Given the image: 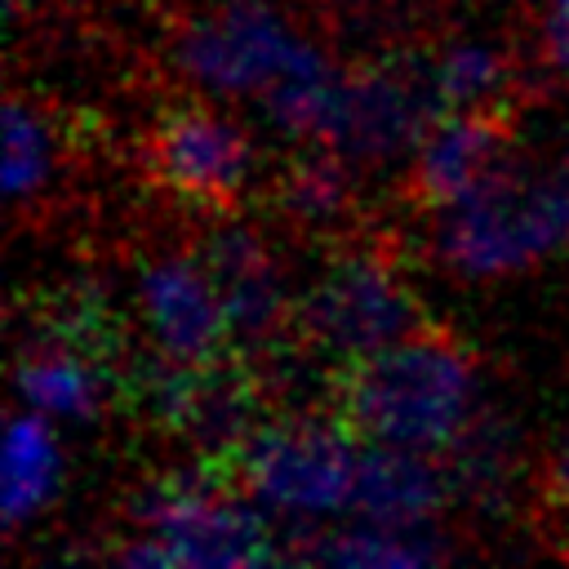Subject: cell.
<instances>
[{"label": "cell", "instance_id": "obj_18", "mask_svg": "<svg viewBox=\"0 0 569 569\" xmlns=\"http://www.w3.org/2000/svg\"><path fill=\"white\" fill-rule=\"evenodd\" d=\"M53 156H58V138L44 124V116L22 102L9 98L4 102V191L13 204L36 200L53 173Z\"/></svg>", "mask_w": 569, "mask_h": 569}, {"label": "cell", "instance_id": "obj_16", "mask_svg": "<svg viewBox=\"0 0 569 569\" xmlns=\"http://www.w3.org/2000/svg\"><path fill=\"white\" fill-rule=\"evenodd\" d=\"M302 560L338 565V569H405V565H431L445 556L431 529H391L373 520H356L347 529H333L325 538H311Z\"/></svg>", "mask_w": 569, "mask_h": 569}, {"label": "cell", "instance_id": "obj_13", "mask_svg": "<svg viewBox=\"0 0 569 569\" xmlns=\"http://www.w3.org/2000/svg\"><path fill=\"white\" fill-rule=\"evenodd\" d=\"M449 489H453L449 471L436 462V453L396 449V445H360L351 511L356 520H373L391 529H431Z\"/></svg>", "mask_w": 569, "mask_h": 569}, {"label": "cell", "instance_id": "obj_12", "mask_svg": "<svg viewBox=\"0 0 569 569\" xmlns=\"http://www.w3.org/2000/svg\"><path fill=\"white\" fill-rule=\"evenodd\" d=\"M511 142V107H476V111H440L409 160V196L418 209L440 213L480 187L502 160Z\"/></svg>", "mask_w": 569, "mask_h": 569}, {"label": "cell", "instance_id": "obj_2", "mask_svg": "<svg viewBox=\"0 0 569 569\" xmlns=\"http://www.w3.org/2000/svg\"><path fill=\"white\" fill-rule=\"evenodd\" d=\"M138 525L133 542L116 547L111 560L120 565H267L280 560L284 547L276 542L267 511L244 498L236 476L222 458L204 453L200 467L169 471L142 485L129 502Z\"/></svg>", "mask_w": 569, "mask_h": 569}, {"label": "cell", "instance_id": "obj_15", "mask_svg": "<svg viewBox=\"0 0 569 569\" xmlns=\"http://www.w3.org/2000/svg\"><path fill=\"white\" fill-rule=\"evenodd\" d=\"M62 476V453L49 431V413L27 409L9 418L4 436V520L22 525L49 507Z\"/></svg>", "mask_w": 569, "mask_h": 569}, {"label": "cell", "instance_id": "obj_4", "mask_svg": "<svg viewBox=\"0 0 569 569\" xmlns=\"http://www.w3.org/2000/svg\"><path fill=\"white\" fill-rule=\"evenodd\" d=\"M360 436L338 413H293L258 422L231 453L227 471L271 516L284 520H329L351 511Z\"/></svg>", "mask_w": 569, "mask_h": 569}, {"label": "cell", "instance_id": "obj_10", "mask_svg": "<svg viewBox=\"0 0 569 569\" xmlns=\"http://www.w3.org/2000/svg\"><path fill=\"white\" fill-rule=\"evenodd\" d=\"M138 302L156 356L178 365H209L236 351L222 298L196 249L151 258L138 276Z\"/></svg>", "mask_w": 569, "mask_h": 569}, {"label": "cell", "instance_id": "obj_8", "mask_svg": "<svg viewBox=\"0 0 569 569\" xmlns=\"http://www.w3.org/2000/svg\"><path fill=\"white\" fill-rule=\"evenodd\" d=\"M316 44H307L267 0H218L178 40V67L218 93H267Z\"/></svg>", "mask_w": 569, "mask_h": 569}, {"label": "cell", "instance_id": "obj_5", "mask_svg": "<svg viewBox=\"0 0 569 569\" xmlns=\"http://www.w3.org/2000/svg\"><path fill=\"white\" fill-rule=\"evenodd\" d=\"M422 325L427 320L413 289L382 249L333 253L311 289L293 302V338L307 356L329 365V378Z\"/></svg>", "mask_w": 569, "mask_h": 569}, {"label": "cell", "instance_id": "obj_19", "mask_svg": "<svg viewBox=\"0 0 569 569\" xmlns=\"http://www.w3.org/2000/svg\"><path fill=\"white\" fill-rule=\"evenodd\" d=\"M547 498L569 516V436L560 440V449L547 462Z\"/></svg>", "mask_w": 569, "mask_h": 569}, {"label": "cell", "instance_id": "obj_1", "mask_svg": "<svg viewBox=\"0 0 569 569\" xmlns=\"http://www.w3.org/2000/svg\"><path fill=\"white\" fill-rule=\"evenodd\" d=\"M329 387L333 413L365 445L445 453L480 413L476 360L453 333L431 325L347 365Z\"/></svg>", "mask_w": 569, "mask_h": 569}, {"label": "cell", "instance_id": "obj_11", "mask_svg": "<svg viewBox=\"0 0 569 569\" xmlns=\"http://www.w3.org/2000/svg\"><path fill=\"white\" fill-rule=\"evenodd\" d=\"M196 253L222 298L236 351H262L280 342L284 329H293V302L284 293V276L253 227L218 222Z\"/></svg>", "mask_w": 569, "mask_h": 569}, {"label": "cell", "instance_id": "obj_14", "mask_svg": "<svg viewBox=\"0 0 569 569\" xmlns=\"http://www.w3.org/2000/svg\"><path fill=\"white\" fill-rule=\"evenodd\" d=\"M276 204L284 209L289 222L311 227V231H329V227L347 222L351 209H356V173H351V160L342 151L316 142L311 156H298L280 173Z\"/></svg>", "mask_w": 569, "mask_h": 569}, {"label": "cell", "instance_id": "obj_7", "mask_svg": "<svg viewBox=\"0 0 569 569\" xmlns=\"http://www.w3.org/2000/svg\"><path fill=\"white\" fill-rule=\"evenodd\" d=\"M440 111L445 107L436 93L431 62L409 53H387L342 76L338 111L325 147L342 151L351 164H382L405 151L413 156V147L422 142V133Z\"/></svg>", "mask_w": 569, "mask_h": 569}, {"label": "cell", "instance_id": "obj_6", "mask_svg": "<svg viewBox=\"0 0 569 569\" xmlns=\"http://www.w3.org/2000/svg\"><path fill=\"white\" fill-rule=\"evenodd\" d=\"M111 360V316L93 298H67L31 320L13 360V387L27 409L89 422L116 396Z\"/></svg>", "mask_w": 569, "mask_h": 569}, {"label": "cell", "instance_id": "obj_9", "mask_svg": "<svg viewBox=\"0 0 569 569\" xmlns=\"http://www.w3.org/2000/svg\"><path fill=\"white\" fill-rule=\"evenodd\" d=\"M142 151L147 173L164 191L200 209L231 204L253 169V147L244 129L204 102H173L169 111H160Z\"/></svg>", "mask_w": 569, "mask_h": 569}, {"label": "cell", "instance_id": "obj_17", "mask_svg": "<svg viewBox=\"0 0 569 569\" xmlns=\"http://www.w3.org/2000/svg\"><path fill=\"white\" fill-rule=\"evenodd\" d=\"M436 93L445 111H476V107H511L507 89L516 80L511 58L485 40H458L431 58Z\"/></svg>", "mask_w": 569, "mask_h": 569}, {"label": "cell", "instance_id": "obj_3", "mask_svg": "<svg viewBox=\"0 0 569 569\" xmlns=\"http://www.w3.org/2000/svg\"><path fill=\"white\" fill-rule=\"evenodd\" d=\"M569 249V164L502 160L436 218V258L453 276H511Z\"/></svg>", "mask_w": 569, "mask_h": 569}]
</instances>
